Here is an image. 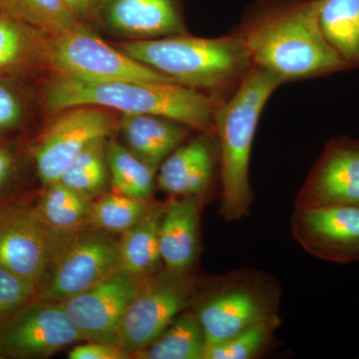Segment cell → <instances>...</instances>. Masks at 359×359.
Segmentation results:
<instances>
[{
    "label": "cell",
    "instance_id": "2",
    "mask_svg": "<svg viewBox=\"0 0 359 359\" xmlns=\"http://www.w3.org/2000/svg\"><path fill=\"white\" fill-rule=\"evenodd\" d=\"M44 101L54 112L93 106L121 114L160 116L212 135L215 114L223 100L176 82L90 80L56 74L45 86Z\"/></svg>",
    "mask_w": 359,
    "mask_h": 359
},
{
    "label": "cell",
    "instance_id": "3",
    "mask_svg": "<svg viewBox=\"0 0 359 359\" xmlns=\"http://www.w3.org/2000/svg\"><path fill=\"white\" fill-rule=\"evenodd\" d=\"M282 84L269 71L254 66L217 108L214 134L218 139L221 164L219 214L224 221H241L250 215V160L257 123L269 97Z\"/></svg>",
    "mask_w": 359,
    "mask_h": 359
},
{
    "label": "cell",
    "instance_id": "21",
    "mask_svg": "<svg viewBox=\"0 0 359 359\" xmlns=\"http://www.w3.org/2000/svg\"><path fill=\"white\" fill-rule=\"evenodd\" d=\"M205 337L194 311L180 313L150 346L134 354L142 359H202Z\"/></svg>",
    "mask_w": 359,
    "mask_h": 359
},
{
    "label": "cell",
    "instance_id": "31",
    "mask_svg": "<svg viewBox=\"0 0 359 359\" xmlns=\"http://www.w3.org/2000/svg\"><path fill=\"white\" fill-rule=\"evenodd\" d=\"M22 106L18 96L0 84V129L13 128L20 122Z\"/></svg>",
    "mask_w": 359,
    "mask_h": 359
},
{
    "label": "cell",
    "instance_id": "29",
    "mask_svg": "<svg viewBox=\"0 0 359 359\" xmlns=\"http://www.w3.org/2000/svg\"><path fill=\"white\" fill-rule=\"evenodd\" d=\"M36 292L34 283L0 266V313L18 308Z\"/></svg>",
    "mask_w": 359,
    "mask_h": 359
},
{
    "label": "cell",
    "instance_id": "10",
    "mask_svg": "<svg viewBox=\"0 0 359 359\" xmlns=\"http://www.w3.org/2000/svg\"><path fill=\"white\" fill-rule=\"evenodd\" d=\"M290 226L311 256L337 264L359 261V207L295 208Z\"/></svg>",
    "mask_w": 359,
    "mask_h": 359
},
{
    "label": "cell",
    "instance_id": "26",
    "mask_svg": "<svg viewBox=\"0 0 359 359\" xmlns=\"http://www.w3.org/2000/svg\"><path fill=\"white\" fill-rule=\"evenodd\" d=\"M105 139H97L84 148L72 161L59 182L91 199L102 192L107 182Z\"/></svg>",
    "mask_w": 359,
    "mask_h": 359
},
{
    "label": "cell",
    "instance_id": "25",
    "mask_svg": "<svg viewBox=\"0 0 359 359\" xmlns=\"http://www.w3.org/2000/svg\"><path fill=\"white\" fill-rule=\"evenodd\" d=\"M152 208L145 201L119 193L108 194L92 202L89 226L106 233H123L138 224Z\"/></svg>",
    "mask_w": 359,
    "mask_h": 359
},
{
    "label": "cell",
    "instance_id": "34",
    "mask_svg": "<svg viewBox=\"0 0 359 359\" xmlns=\"http://www.w3.org/2000/svg\"><path fill=\"white\" fill-rule=\"evenodd\" d=\"M4 13V0H0V14Z\"/></svg>",
    "mask_w": 359,
    "mask_h": 359
},
{
    "label": "cell",
    "instance_id": "12",
    "mask_svg": "<svg viewBox=\"0 0 359 359\" xmlns=\"http://www.w3.org/2000/svg\"><path fill=\"white\" fill-rule=\"evenodd\" d=\"M146 278L118 271L61 304L83 339L115 344L123 316Z\"/></svg>",
    "mask_w": 359,
    "mask_h": 359
},
{
    "label": "cell",
    "instance_id": "11",
    "mask_svg": "<svg viewBox=\"0 0 359 359\" xmlns=\"http://www.w3.org/2000/svg\"><path fill=\"white\" fill-rule=\"evenodd\" d=\"M60 238L39 212H6L0 216V266L37 287L48 276Z\"/></svg>",
    "mask_w": 359,
    "mask_h": 359
},
{
    "label": "cell",
    "instance_id": "7",
    "mask_svg": "<svg viewBox=\"0 0 359 359\" xmlns=\"http://www.w3.org/2000/svg\"><path fill=\"white\" fill-rule=\"evenodd\" d=\"M199 285L189 273L166 269L149 276L125 311L115 344L130 354L150 346L180 313L192 308Z\"/></svg>",
    "mask_w": 359,
    "mask_h": 359
},
{
    "label": "cell",
    "instance_id": "30",
    "mask_svg": "<svg viewBox=\"0 0 359 359\" xmlns=\"http://www.w3.org/2000/svg\"><path fill=\"white\" fill-rule=\"evenodd\" d=\"M129 353L115 344L101 341H90L71 349L68 353L70 359H125Z\"/></svg>",
    "mask_w": 359,
    "mask_h": 359
},
{
    "label": "cell",
    "instance_id": "23",
    "mask_svg": "<svg viewBox=\"0 0 359 359\" xmlns=\"http://www.w3.org/2000/svg\"><path fill=\"white\" fill-rule=\"evenodd\" d=\"M106 158L116 193L148 202L154 191L156 170L116 141L107 143Z\"/></svg>",
    "mask_w": 359,
    "mask_h": 359
},
{
    "label": "cell",
    "instance_id": "19",
    "mask_svg": "<svg viewBox=\"0 0 359 359\" xmlns=\"http://www.w3.org/2000/svg\"><path fill=\"white\" fill-rule=\"evenodd\" d=\"M163 207H153L138 224L123 233L118 243L119 269L123 273L146 278L159 271L162 263L159 224Z\"/></svg>",
    "mask_w": 359,
    "mask_h": 359
},
{
    "label": "cell",
    "instance_id": "33",
    "mask_svg": "<svg viewBox=\"0 0 359 359\" xmlns=\"http://www.w3.org/2000/svg\"><path fill=\"white\" fill-rule=\"evenodd\" d=\"M13 166V158L7 151L0 148V187L6 181Z\"/></svg>",
    "mask_w": 359,
    "mask_h": 359
},
{
    "label": "cell",
    "instance_id": "9",
    "mask_svg": "<svg viewBox=\"0 0 359 359\" xmlns=\"http://www.w3.org/2000/svg\"><path fill=\"white\" fill-rule=\"evenodd\" d=\"M113 128L109 113L100 107L80 106L61 111L34 150L37 172L44 185L60 180L76 156Z\"/></svg>",
    "mask_w": 359,
    "mask_h": 359
},
{
    "label": "cell",
    "instance_id": "20",
    "mask_svg": "<svg viewBox=\"0 0 359 359\" xmlns=\"http://www.w3.org/2000/svg\"><path fill=\"white\" fill-rule=\"evenodd\" d=\"M318 20L328 43L349 69L359 68V0H320Z\"/></svg>",
    "mask_w": 359,
    "mask_h": 359
},
{
    "label": "cell",
    "instance_id": "14",
    "mask_svg": "<svg viewBox=\"0 0 359 359\" xmlns=\"http://www.w3.org/2000/svg\"><path fill=\"white\" fill-rule=\"evenodd\" d=\"M83 340L61 302L35 304L7 328L2 344L14 355L47 358Z\"/></svg>",
    "mask_w": 359,
    "mask_h": 359
},
{
    "label": "cell",
    "instance_id": "16",
    "mask_svg": "<svg viewBox=\"0 0 359 359\" xmlns=\"http://www.w3.org/2000/svg\"><path fill=\"white\" fill-rule=\"evenodd\" d=\"M199 198L174 199L163 207L159 248L168 271L190 273L199 252Z\"/></svg>",
    "mask_w": 359,
    "mask_h": 359
},
{
    "label": "cell",
    "instance_id": "32",
    "mask_svg": "<svg viewBox=\"0 0 359 359\" xmlns=\"http://www.w3.org/2000/svg\"><path fill=\"white\" fill-rule=\"evenodd\" d=\"M65 2L78 18L90 13L95 4V0H65Z\"/></svg>",
    "mask_w": 359,
    "mask_h": 359
},
{
    "label": "cell",
    "instance_id": "27",
    "mask_svg": "<svg viewBox=\"0 0 359 359\" xmlns=\"http://www.w3.org/2000/svg\"><path fill=\"white\" fill-rule=\"evenodd\" d=\"M282 321L257 323L233 337L205 346L202 359L256 358L271 344L273 332Z\"/></svg>",
    "mask_w": 359,
    "mask_h": 359
},
{
    "label": "cell",
    "instance_id": "4",
    "mask_svg": "<svg viewBox=\"0 0 359 359\" xmlns=\"http://www.w3.org/2000/svg\"><path fill=\"white\" fill-rule=\"evenodd\" d=\"M118 48L176 83L204 92L233 91L254 67L237 32L218 39L183 33L124 42Z\"/></svg>",
    "mask_w": 359,
    "mask_h": 359
},
{
    "label": "cell",
    "instance_id": "5",
    "mask_svg": "<svg viewBox=\"0 0 359 359\" xmlns=\"http://www.w3.org/2000/svg\"><path fill=\"white\" fill-rule=\"evenodd\" d=\"M280 299L282 289L273 276L241 269L199 285L192 309L208 346L257 323L280 321Z\"/></svg>",
    "mask_w": 359,
    "mask_h": 359
},
{
    "label": "cell",
    "instance_id": "24",
    "mask_svg": "<svg viewBox=\"0 0 359 359\" xmlns=\"http://www.w3.org/2000/svg\"><path fill=\"white\" fill-rule=\"evenodd\" d=\"M4 13L47 35L61 34L80 25L65 0H4Z\"/></svg>",
    "mask_w": 359,
    "mask_h": 359
},
{
    "label": "cell",
    "instance_id": "8",
    "mask_svg": "<svg viewBox=\"0 0 359 359\" xmlns=\"http://www.w3.org/2000/svg\"><path fill=\"white\" fill-rule=\"evenodd\" d=\"M107 233L91 226L61 236L42 294L45 302H65L120 271L118 243Z\"/></svg>",
    "mask_w": 359,
    "mask_h": 359
},
{
    "label": "cell",
    "instance_id": "18",
    "mask_svg": "<svg viewBox=\"0 0 359 359\" xmlns=\"http://www.w3.org/2000/svg\"><path fill=\"white\" fill-rule=\"evenodd\" d=\"M119 124L127 148L156 171L191 129L167 118L145 114H122Z\"/></svg>",
    "mask_w": 359,
    "mask_h": 359
},
{
    "label": "cell",
    "instance_id": "17",
    "mask_svg": "<svg viewBox=\"0 0 359 359\" xmlns=\"http://www.w3.org/2000/svg\"><path fill=\"white\" fill-rule=\"evenodd\" d=\"M214 155L207 137L180 145L160 165L158 185L170 195L200 198L211 183Z\"/></svg>",
    "mask_w": 359,
    "mask_h": 359
},
{
    "label": "cell",
    "instance_id": "1",
    "mask_svg": "<svg viewBox=\"0 0 359 359\" xmlns=\"http://www.w3.org/2000/svg\"><path fill=\"white\" fill-rule=\"evenodd\" d=\"M320 0H276L252 11L237 32L252 65L283 83L349 70L318 20Z\"/></svg>",
    "mask_w": 359,
    "mask_h": 359
},
{
    "label": "cell",
    "instance_id": "28",
    "mask_svg": "<svg viewBox=\"0 0 359 359\" xmlns=\"http://www.w3.org/2000/svg\"><path fill=\"white\" fill-rule=\"evenodd\" d=\"M37 32L6 13L0 14V71L13 69L32 55L39 56L43 39H39Z\"/></svg>",
    "mask_w": 359,
    "mask_h": 359
},
{
    "label": "cell",
    "instance_id": "6",
    "mask_svg": "<svg viewBox=\"0 0 359 359\" xmlns=\"http://www.w3.org/2000/svg\"><path fill=\"white\" fill-rule=\"evenodd\" d=\"M39 57L54 72L90 80L174 82L169 77L130 57L79 25L69 32L47 35Z\"/></svg>",
    "mask_w": 359,
    "mask_h": 359
},
{
    "label": "cell",
    "instance_id": "13",
    "mask_svg": "<svg viewBox=\"0 0 359 359\" xmlns=\"http://www.w3.org/2000/svg\"><path fill=\"white\" fill-rule=\"evenodd\" d=\"M359 207V140L328 142L295 201V208Z\"/></svg>",
    "mask_w": 359,
    "mask_h": 359
},
{
    "label": "cell",
    "instance_id": "15",
    "mask_svg": "<svg viewBox=\"0 0 359 359\" xmlns=\"http://www.w3.org/2000/svg\"><path fill=\"white\" fill-rule=\"evenodd\" d=\"M104 20L117 32L144 39L185 33L176 0H102Z\"/></svg>",
    "mask_w": 359,
    "mask_h": 359
},
{
    "label": "cell",
    "instance_id": "22",
    "mask_svg": "<svg viewBox=\"0 0 359 359\" xmlns=\"http://www.w3.org/2000/svg\"><path fill=\"white\" fill-rule=\"evenodd\" d=\"M47 187L37 212L54 233L68 235L89 226L91 198L59 181Z\"/></svg>",
    "mask_w": 359,
    "mask_h": 359
}]
</instances>
